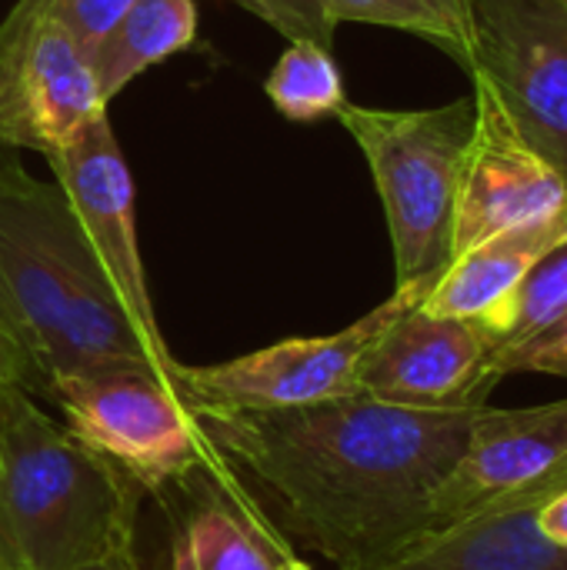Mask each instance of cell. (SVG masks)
<instances>
[{
    "label": "cell",
    "instance_id": "obj_1",
    "mask_svg": "<svg viewBox=\"0 0 567 570\" xmlns=\"http://www.w3.org/2000/svg\"><path fill=\"white\" fill-rule=\"evenodd\" d=\"M224 464L261 484L338 570H378L434 528V494L468 444L471 411H414L351 394L294 411H194Z\"/></svg>",
    "mask_w": 567,
    "mask_h": 570
},
{
    "label": "cell",
    "instance_id": "obj_2",
    "mask_svg": "<svg viewBox=\"0 0 567 570\" xmlns=\"http://www.w3.org/2000/svg\"><path fill=\"white\" fill-rule=\"evenodd\" d=\"M0 314L33 377L177 361L147 344L87 244L63 190L0 164Z\"/></svg>",
    "mask_w": 567,
    "mask_h": 570
},
{
    "label": "cell",
    "instance_id": "obj_3",
    "mask_svg": "<svg viewBox=\"0 0 567 570\" xmlns=\"http://www.w3.org/2000/svg\"><path fill=\"white\" fill-rule=\"evenodd\" d=\"M140 488L0 384V531L13 570H74L134 544Z\"/></svg>",
    "mask_w": 567,
    "mask_h": 570
},
{
    "label": "cell",
    "instance_id": "obj_4",
    "mask_svg": "<svg viewBox=\"0 0 567 570\" xmlns=\"http://www.w3.org/2000/svg\"><path fill=\"white\" fill-rule=\"evenodd\" d=\"M361 147L384 204L398 287H434L454 250V207L475 97L421 110L341 104L334 114Z\"/></svg>",
    "mask_w": 567,
    "mask_h": 570
},
{
    "label": "cell",
    "instance_id": "obj_5",
    "mask_svg": "<svg viewBox=\"0 0 567 570\" xmlns=\"http://www.w3.org/2000/svg\"><path fill=\"white\" fill-rule=\"evenodd\" d=\"M174 367H94L53 377L47 394L77 441L140 491H164L221 464V454L174 381Z\"/></svg>",
    "mask_w": 567,
    "mask_h": 570
},
{
    "label": "cell",
    "instance_id": "obj_6",
    "mask_svg": "<svg viewBox=\"0 0 567 570\" xmlns=\"http://www.w3.org/2000/svg\"><path fill=\"white\" fill-rule=\"evenodd\" d=\"M428 287L408 284L378 304L351 327L328 337H294L264 351L211 364L174 367V381L194 411H294L361 394L358 374L368 347L411 304H421Z\"/></svg>",
    "mask_w": 567,
    "mask_h": 570
},
{
    "label": "cell",
    "instance_id": "obj_7",
    "mask_svg": "<svg viewBox=\"0 0 567 570\" xmlns=\"http://www.w3.org/2000/svg\"><path fill=\"white\" fill-rule=\"evenodd\" d=\"M468 73L567 180V0H461Z\"/></svg>",
    "mask_w": 567,
    "mask_h": 570
},
{
    "label": "cell",
    "instance_id": "obj_8",
    "mask_svg": "<svg viewBox=\"0 0 567 570\" xmlns=\"http://www.w3.org/2000/svg\"><path fill=\"white\" fill-rule=\"evenodd\" d=\"M104 110L90 60L50 0H17L0 23V144L50 157Z\"/></svg>",
    "mask_w": 567,
    "mask_h": 570
},
{
    "label": "cell",
    "instance_id": "obj_9",
    "mask_svg": "<svg viewBox=\"0 0 567 570\" xmlns=\"http://www.w3.org/2000/svg\"><path fill=\"white\" fill-rule=\"evenodd\" d=\"M565 484L567 397L521 411L485 404L471 421L465 451L434 494V528L538 504Z\"/></svg>",
    "mask_w": 567,
    "mask_h": 570
},
{
    "label": "cell",
    "instance_id": "obj_10",
    "mask_svg": "<svg viewBox=\"0 0 567 570\" xmlns=\"http://www.w3.org/2000/svg\"><path fill=\"white\" fill-rule=\"evenodd\" d=\"M495 354L498 344L481 324L411 304L368 347L358 387L394 407L471 411L501 381Z\"/></svg>",
    "mask_w": 567,
    "mask_h": 570
},
{
    "label": "cell",
    "instance_id": "obj_11",
    "mask_svg": "<svg viewBox=\"0 0 567 570\" xmlns=\"http://www.w3.org/2000/svg\"><path fill=\"white\" fill-rule=\"evenodd\" d=\"M475 80V130L465 150L458 207H454V257L501 230L525 227L567 210V180L518 130L488 80ZM451 257V261H454Z\"/></svg>",
    "mask_w": 567,
    "mask_h": 570
},
{
    "label": "cell",
    "instance_id": "obj_12",
    "mask_svg": "<svg viewBox=\"0 0 567 570\" xmlns=\"http://www.w3.org/2000/svg\"><path fill=\"white\" fill-rule=\"evenodd\" d=\"M47 160L57 177V187L63 190L87 244L94 247L107 281L114 284L137 331L147 337L150 347L170 354L154 317L147 274L140 261L134 224V180L107 110L97 114L77 140L50 154Z\"/></svg>",
    "mask_w": 567,
    "mask_h": 570
},
{
    "label": "cell",
    "instance_id": "obj_13",
    "mask_svg": "<svg viewBox=\"0 0 567 570\" xmlns=\"http://www.w3.org/2000/svg\"><path fill=\"white\" fill-rule=\"evenodd\" d=\"M567 234V210L558 217H545L525 227L501 230L468 250H461L438 284L428 291L421 307L431 314L465 317L481 324L485 331L498 321L525 274L535 267V261L558 244Z\"/></svg>",
    "mask_w": 567,
    "mask_h": 570
},
{
    "label": "cell",
    "instance_id": "obj_14",
    "mask_svg": "<svg viewBox=\"0 0 567 570\" xmlns=\"http://www.w3.org/2000/svg\"><path fill=\"white\" fill-rule=\"evenodd\" d=\"M378 570H567V551L538 534L525 504L434 528Z\"/></svg>",
    "mask_w": 567,
    "mask_h": 570
},
{
    "label": "cell",
    "instance_id": "obj_15",
    "mask_svg": "<svg viewBox=\"0 0 567 570\" xmlns=\"http://www.w3.org/2000/svg\"><path fill=\"white\" fill-rule=\"evenodd\" d=\"M217 498L187 514L174 538V570H277L294 558L241 498L227 471L217 474Z\"/></svg>",
    "mask_w": 567,
    "mask_h": 570
},
{
    "label": "cell",
    "instance_id": "obj_16",
    "mask_svg": "<svg viewBox=\"0 0 567 570\" xmlns=\"http://www.w3.org/2000/svg\"><path fill=\"white\" fill-rule=\"evenodd\" d=\"M194 33V0H134L87 53L100 100L110 104L137 73L184 50Z\"/></svg>",
    "mask_w": 567,
    "mask_h": 570
},
{
    "label": "cell",
    "instance_id": "obj_17",
    "mask_svg": "<svg viewBox=\"0 0 567 570\" xmlns=\"http://www.w3.org/2000/svg\"><path fill=\"white\" fill-rule=\"evenodd\" d=\"M567 327V234L551 244L535 267L525 274L498 321L488 327V334L498 344L495 364L505 377V364Z\"/></svg>",
    "mask_w": 567,
    "mask_h": 570
},
{
    "label": "cell",
    "instance_id": "obj_18",
    "mask_svg": "<svg viewBox=\"0 0 567 570\" xmlns=\"http://www.w3.org/2000/svg\"><path fill=\"white\" fill-rule=\"evenodd\" d=\"M317 7L334 27L358 20L404 30L441 47L451 60L468 67V27L461 0H317Z\"/></svg>",
    "mask_w": 567,
    "mask_h": 570
},
{
    "label": "cell",
    "instance_id": "obj_19",
    "mask_svg": "<svg viewBox=\"0 0 567 570\" xmlns=\"http://www.w3.org/2000/svg\"><path fill=\"white\" fill-rule=\"evenodd\" d=\"M264 90L287 120L334 117L348 100L331 47L314 40H291V47L271 70Z\"/></svg>",
    "mask_w": 567,
    "mask_h": 570
},
{
    "label": "cell",
    "instance_id": "obj_20",
    "mask_svg": "<svg viewBox=\"0 0 567 570\" xmlns=\"http://www.w3.org/2000/svg\"><path fill=\"white\" fill-rule=\"evenodd\" d=\"M291 40H314L331 47L334 23L324 17L317 0H237Z\"/></svg>",
    "mask_w": 567,
    "mask_h": 570
},
{
    "label": "cell",
    "instance_id": "obj_21",
    "mask_svg": "<svg viewBox=\"0 0 567 570\" xmlns=\"http://www.w3.org/2000/svg\"><path fill=\"white\" fill-rule=\"evenodd\" d=\"M130 3L134 0H50V10L70 30V37L80 43V50L90 53L94 43L114 27V20Z\"/></svg>",
    "mask_w": 567,
    "mask_h": 570
},
{
    "label": "cell",
    "instance_id": "obj_22",
    "mask_svg": "<svg viewBox=\"0 0 567 570\" xmlns=\"http://www.w3.org/2000/svg\"><path fill=\"white\" fill-rule=\"evenodd\" d=\"M508 374H548V377L567 381V327L561 334H555L551 341L511 357L505 364V377Z\"/></svg>",
    "mask_w": 567,
    "mask_h": 570
},
{
    "label": "cell",
    "instance_id": "obj_23",
    "mask_svg": "<svg viewBox=\"0 0 567 570\" xmlns=\"http://www.w3.org/2000/svg\"><path fill=\"white\" fill-rule=\"evenodd\" d=\"M535 528L551 548L567 551V484L535 504Z\"/></svg>",
    "mask_w": 567,
    "mask_h": 570
},
{
    "label": "cell",
    "instance_id": "obj_24",
    "mask_svg": "<svg viewBox=\"0 0 567 570\" xmlns=\"http://www.w3.org/2000/svg\"><path fill=\"white\" fill-rule=\"evenodd\" d=\"M0 381L20 384V387H27L30 381H37V377H33V367H30V361H27L20 341L13 337L10 324L3 321V314H0Z\"/></svg>",
    "mask_w": 567,
    "mask_h": 570
},
{
    "label": "cell",
    "instance_id": "obj_25",
    "mask_svg": "<svg viewBox=\"0 0 567 570\" xmlns=\"http://www.w3.org/2000/svg\"><path fill=\"white\" fill-rule=\"evenodd\" d=\"M74 570H144V568H140V561H137V548L130 544V548L114 551V554H110V558H104V561H94V564H84V568H74Z\"/></svg>",
    "mask_w": 567,
    "mask_h": 570
},
{
    "label": "cell",
    "instance_id": "obj_26",
    "mask_svg": "<svg viewBox=\"0 0 567 570\" xmlns=\"http://www.w3.org/2000/svg\"><path fill=\"white\" fill-rule=\"evenodd\" d=\"M0 570H13L10 554H7V544H3V531H0Z\"/></svg>",
    "mask_w": 567,
    "mask_h": 570
},
{
    "label": "cell",
    "instance_id": "obj_27",
    "mask_svg": "<svg viewBox=\"0 0 567 570\" xmlns=\"http://www.w3.org/2000/svg\"><path fill=\"white\" fill-rule=\"evenodd\" d=\"M277 570H314V568H307V564H304V561H297V558H287V561H284Z\"/></svg>",
    "mask_w": 567,
    "mask_h": 570
},
{
    "label": "cell",
    "instance_id": "obj_28",
    "mask_svg": "<svg viewBox=\"0 0 567 570\" xmlns=\"http://www.w3.org/2000/svg\"><path fill=\"white\" fill-rule=\"evenodd\" d=\"M0 384H7V381H0Z\"/></svg>",
    "mask_w": 567,
    "mask_h": 570
}]
</instances>
